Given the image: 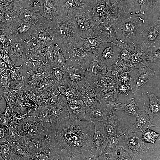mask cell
Wrapping results in <instances>:
<instances>
[{"label": "cell", "instance_id": "cell-40", "mask_svg": "<svg viewBox=\"0 0 160 160\" xmlns=\"http://www.w3.org/2000/svg\"><path fill=\"white\" fill-rule=\"evenodd\" d=\"M67 108L70 118L78 119H84V107L79 105L67 103Z\"/></svg>", "mask_w": 160, "mask_h": 160}, {"label": "cell", "instance_id": "cell-30", "mask_svg": "<svg viewBox=\"0 0 160 160\" xmlns=\"http://www.w3.org/2000/svg\"><path fill=\"white\" fill-rule=\"evenodd\" d=\"M84 108L85 114L84 119L92 122L102 120L111 113L108 111L101 104Z\"/></svg>", "mask_w": 160, "mask_h": 160}, {"label": "cell", "instance_id": "cell-5", "mask_svg": "<svg viewBox=\"0 0 160 160\" xmlns=\"http://www.w3.org/2000/svg\"><path fill=\"white\" fill-rule=\"evenodd\" d=\"M138 41L152 49L160 47V17L153 22L144 23L138 28L135 43Z\"/></svg>", "mask_w": 160, "mask_h": 160}, {"label": "cell", "instance_id": "cell-45", "mask_svg": "<svg viewBox=\"0 0 160 160\" xmlns=\"http://www.w3.org/2000/svg\"><path fill=\"white\" fill-rule=\"evenodd\" d=\"M23 137L16 129L10 126L8 127L7 136L8 142L18 141Z\"/></svg>", "mask_w": 160, "mask_h": 160}, {"label": "cell", "instance_id": "cell-17", "mask_svg": "<svg viewBox=\"0 0 160 160\" xmlns=\"http://www.w3.org/2000/svg\"><path fill=\"white\" fill-rule=\"evenodd\" d=\"M111 22L100 23L95 29V32L102 42L113 43L122 47L127 44L124 43L118 39L112 27Z\"/></svg>", "mask_w": 160, "mask_h": 160}, {"label": "cell", "instance_id": "cell-18", "mask_svg": "<svg viewBox=\"0 0 160 160\" xmlns=\"http://www.w3.org/2000/svg\"><path fill=\"white\" fill-rule=\"evenodd\" d=\"M16 129L23 136H30L47 132L41 124L28 116L19 124Z\"/></svg>", "mask_w": 160, "mask_h": 160}, {"label": "cell", "instance_id": "cell-56", "mask_svg": "<svg viewBox=\"0 0 160 160\" xmlns=\"http://www.w3.org/2000/svg\"><path fill=\"white\" fill-rule=\"evenodd\" d=\"M12 106L6 105L5 109L3 113L7 117L9 116L13 112Z\"/></svg>", "mask_w": 160, "mask_h": 160}, {"label": "cell", "instance_id": "cell-41", "mask_svg": "<svg viewBox=\"0 0 160 160\" xmlns=\"http://www.w3.org/2000/svg\"><path fill=\"white\" fill-rule=\"evenodd\" d=\"M105 160H132V159L122 147H120L107 155Z\"/></svg>", "mask_w": 160, "mask_h": 160}, {"label": "cell", "instance_id": "cell-52", "mask_svg": "<svg viewBox=\"0 0 160 160\" xmlns=\"http://www.w3.org/2000/svg\"><path fill=\"white\" fill-rule=\"evenodd\" d=\"M8 127L0 126V144L8 142L7 139Z\"/></svg>", "mask_w": 160, "mask_h": 160}, {"label": "cell", "instance_id": "cell-7", "mask_svg": "<svg viewBox=\"0 0 160 160\" xmlns=\"http://www.w3.org/2000/svg\"><path fill=\"white\" fill-rule=\"evenodd\" d=\"M33 156L52 147L48 133L45 132L30 136H23L18 141Z\"/></svg>", "mask_w": 160, "mask_h": 160}, {"label": "cell", "instance_id": "cell-50", "mask_svg": "<svg viewBox=\"0 0 160 160\" xmlns=\"http://www.w3.org/2000/svg\"><path fill=\"white\" fill-rule=\"evenodd\" d=\"M130 72L129 71H124L119 75L118 80L121 83L127 84L131 80L130 76Z\"/></svg>", "mask_w": 160, "mask_h": 160}, {"label": "cell", "instance_id": "cell-6", "mask_svg": "<svg viewBox=\"0 0 160 160\" xmlns=\"http://www.w3.org/2000/svg\"><path fill=\"white\" fill-rule=\"evenodd\" d=\"M73 13L81 37L87 38L98 37L95 30L98 25L89 10L78 9Z\"/></svg>", "mask_w": 160, "mask_h": 160}, {"label": "cell", "instance_id": "cell-22", "mask_svg": "<svg viewBox=\"0 0 160 160\" xmlns=\"http://www.w3.org/2000/svg\"><path fill=\"white\" fill-rule=\"evenodd\" d=\"M35 24L19 18L9 30L7 36L8 38L23 39L30 36Z\"/></svg>", "mask_w": 160, "mask_h": 160}, {"label": "cell", "instance_id": "cell-4", "mask_svg": "<svg viewBox=\"0 0 160 160\" xmlns=\"http://www.w3.org/2000/svg\"><path fill=\"white\" fill-rule=\"evenodd\" d=\"M87 10L98 25L105 22L121 20L124 18L111 0L92 1Z\"/></svg>", "mask_w": 160, "mask_h": 160}, {"label": "cell", "instance_id": "cell-42", "mask_svg": "<svg viewBox=\"0 0 160 160\" xmlns=\"http://www.w3.org/2000/svg\"><path fill=\"white\" fill-rule=\"evenodd\" d=\"M28 116V113L22 114L13 111L10 115L8 117L9 121V126L16 129L19 124Z\"/></svg>", "mask_w": 160, "mask_h": 160}, {"label": "cell", "instance_id": "cell-36", "mask_svg": "<svg viewBox=\"0 0 160 160\" xmlns=\"http://www.w3.org/2000/svg\"><path fill=\"white\" fill-rule=\"evenodd\" d=\"M134 48L133 43L128 44L122 47L117 63L118 65L127 68L131 71H133L130 63V57Z\"/></svg>", "mask_w": 160, "mask_h": 160}, {"label": "cell", "instance_id": "cell-21", "mask_svg": "<svg viewBox=\"0 0 160 160\" xmlns=\"http://www.w3.org/2000/svg\"><path fill=\"white\" fill-rule=\"evenodd\" d=\"M60 8V0H41L38 10L42 16L52 23L53 18L58 16Z\"/></svg>", "mask_w": 160, "mask_h": 160}, {"label": "cell", "instance_id": "cell-46", "mask_svg": "<svg viewBox=\"0 0 160 160\" xmlns=\"http://www.w3.org/2000/svg\"><path fill=\"white\" fill-rule=\"evenodd\" d=\"M12 111L22 114L28 113L27 108L25 105L21 98L17 96L16 102L12 106Z\"/></svg>", "mask_w": 160, "mask_h": 160}, {"label": "cell", "instance_id": "cell-9", "mask_svg": "<svg viewBox=\"0 0 160 160\" xmlns=\"http://www.w3.org/2000/svg\"><path fill=\"white\" fill-rule=\"evenodd\" d=\"M136 134L128 132L126 129L124 132V141L122 147L129 153L132 159L147 152L150 149Z\"/></svg>", "mask_w": 160, "mask_h": 160}, {"label": "cell", "instance_id": "cell-11", "mask_svg": "<svg viewBox=\"0 0 160 160\" xmlns=\"http://www.w3.org/2000/svg\"><path fill=\"white\" fill-rule=\"evenodd\" d=\"M22 8L16 2L3 8L0 14V28L6 34L20 18Z\"/></svg>", "mask_w": 160, "mask_h": 160}, {"label": "cell", "instance_id": "cell-47", "mask_svg": "<svg viewBox=\"0 0 160 160\" xmlns=\"http://www.w3.org/2000/svg\"><path fill=\"white\" fill-rule=\"evenodd\" d=\"M12 146V142L0 144V153L4 160L9 159Z\"/></svg>", "mask_w": 160, "mask_h": 160}, {"label": "cell", "instance_id": "cell-35", "mask_svg": "<svg viewBox=\"0 0 160 160\" xmlns=\"http://www.w3.org/2000/svg\"><path fill=\"white\" fill-rule=\"evenodd\" d=\"M101 42L98 37L85 38L80 36L74 47L95 53Z\"/></svg>", "mask_w": 160, "mask_h": 160}, {"label": "cell", "instance_id": "cell-32", "mask_svg": "<svg viewBox=\"0 0 160 160\" xmlns=\"http://www.w3.org/2000/svg\"><path fill=\"white\" fill-rule=\"evenodd\" d=\"M33 120L41 124L44 128L51 125V116L49 108L44 104L39 106L34 112L28 114Z\"/></svg>", "mask_w": 160, "mask_h": 160}, {"label": "cell", "instance_id": "cell-20", "mask_svg": "<svg viewBox=\"0 0 160 160\" xmlns=\"http://www.w3.org/2000/svg\"><path fill=\"white\" fill-rule=\"evenodd\" d=\"M54 54V63L55 66L63 68L71 65L67 51L61 41L56 39L51 43Z\"/></svg>", "mask_w": 160, "mask_h": 160}, {"label": "cell", "instance_id": "cell-44", "mask_svg": "<svg viewBox=\"0 0 160 160\" xmlns=\"http://www.w3.org/2000/svg\"><path fill=\"white\" fill-rule=\"evenodd\" d=\"M41 0H16L23 8L33 9L38 10Z\"/></svg>", "mask_w": 160, "mask_h": 160}, {"label": "cell", "instance_id": "cell-34", "mask_svg": "<svg viewBox=\"0 0 160 160\" xmlns=\"http://www.w3.org/2000/svg\"><path fill=\"white\" fill-rule=\"evenodd\" d=\"M33 155L18 142H12V146L9 160H33Z\"/></svg>", "mask_w": 160, "mask_h": 160}, {"label": "cell", "instance_id": "cell-2", "mask_svg": "<svg viewBox=\"0 0 160 160\" xmlns=\"http://www.w3.org/2000/svg\"><path fill=\"white\" fill-rule=\"evenodd\" d=\"M52 23L57 39L63 44L67 51L74 47L80 36L73 13H67L61 17H55Z\"/></svg>", "mask_w": 160, "mask_h": 160}, {"label": "cell", "instance_id": "cell-39", "mask_svg": "<svg viewBox=\"0 0 160 160\" xmlns=\"http://www.w3.org/2000/svg\"><path fill=\"white\" fill-rule=\"evenodd\" d=\"M120 108L126 113L132 116L136 117L141 111L136 103L135 99L132 98L127 100L124 104H121Z\"/></svg>", "mask_w": 160, "mask_h": 160}, {"label": "cell", "instance_id": "cell-37", "mask_svg": "<svg viewBox=\"0 0 160 160\" xmlns=\"http://www.w3.org/2000/svg\"><path fill=\"white\" fill-rule=\"evenodd\" d=\"M124 141V136L122 135L111 137L107 139L103 146L102 153L103 160L105 156L117 148L122 147Z\"/></svg>", "mask_w": 160, "mask_h": 160}, {"label": "cell", "instance_id": "cell-62", "mask_svg": "<svg viewBox=\"0 0 160 160\" xmlns=\"http://www.w3.org/2000/svg\"><path fill=\"white\" fill-rule=\"evenodd\" d=\"M91 0L93 1V0Z\"/></svg>", "mask_w": 160, "mask_h": 160}, {"label": "cell", "instance_id": "cell-63", "mask_svg": "<svg viewBox=\"0 0 160 160\" xmlns=\"http://www.w3.org/2000/svg\"></svg>", "mask_w": 160, "mask_h": 160}, {"label": "cell", "instance_id": "cell-16", "mask_svg": "<svg viewBox=\"0 0 160 160\" xmlns=\"http://www.w3.org/2000/svg\"><path fill=\"white\" fill-rule=\"evenodd\" d=\"M67 52L72 64L79 65L84 71L88 68L95 54L75 47H72Z\"/></svg>", "mask_w": 160, "mask_h": 160}, {"label": "cell", "instance_id": "cell-57", "mask_svg": "<svg viewBox=\"0 0 160 160\" xmlns=\"http://www.w3.org/2000/svg\"><path fill=\"white\" fill-rule=\"evenodd\" d=\"M40 88L41 89H44L49 86V83L47 81L43 82L40 84Z\"/></svg>", "mask_w": 160, "mask_h": 160}, {"label": "cell", "instance_id": "cell-60", "mask_svg": "<svg viewBox=\"0 0 160 160\" xmlns=\"http://www.w3.org/2000/svg\"><path fill=\"white\" fill-rule=\"evenodd\" d=\"M1 42L0 41V47H1Z\"/></svg>", "mask_w": 160, "mask_h": 160}, {"label": "cell", "instance_id": "cell-54", "mask_svg": "<svg viewBox=\"0 0 160 160\" xmlns=\"http://www.w3.org/2000/svg\"><path fill=\"white\" fill-rule=\"evenodd\" d=\"M9 125V121L7 117L2 112H0V126L8 127Z\"/></svg>", "mask_w": 160, "mask_h": 160}, {"label": "cell", "instance_id": "cell-61", "mask_svg": "<svg viewBox=\"0 0 160 160\" xmlns=\"http://www.w3.org/2000/svg\"><path fill=\"white\" fill-rule=\"evenodd\" d=\"M2 112L1 111V110H0V112Z\"/></svg>", "mask_w": 160, "mask_h": 160}, {"label": "cell", "instance_id": "cell-51", "mask_svg": "<svg viewBox=\"0 0 160 160\" xmlns=\"http://www.w3.org/2000/svg\"><path fill=\"white\" fill-rule=\"evenodd\" d=\"M67 103L70 104H73L81 105L84 107L85 105L83 101L75 97H66Z\"/></svg>", "mask_w": 160, "mask_h": 160}, {"label": "cell", "instance_id": "cell-49", "mask_svg": "<svg viewBox=\"0 0 160 160\" xmlns=\"http://www.w3.org/2000/svg\"><path fill=\"white\" fill-rule=\"evenodd\" d=\"M132 87H131L127 84L120 82L118 84L116 88V90L120 94L127 96L128 92L132 91Z\"/></svg>", "mask_w": 160, "mask_h": 160}, {"label": "cell", "instance_id": "cell-43", "mask_svg": "<svg viewBox=\"0 0 160 160\" xmlns=\"http://www.w3.org/2000/svg\"><path fill=\"white\" fill-rule=\"evenodd\" d=\"M141 139L144 142L155 144V142L160 134L154 131L148 129L143 132Z\"/></svg>", "mask_w": 160, "mask_h": 160}, {"label": "cell", "instance_id": "cell-48", "mask_svg": "<svg viewBox=\"0 0 160 160\" xmlns=\"http://www.w3.org/2000/svg\"><path fill=\"white\" fill-rule=\"evenodd\" d=\"M3 97L7 105L12 106L16 103L17 96L10 91L4 92Z\"/></svg>", "mask_w": 160, "mask_h": 160}, {"label": "cell", "instance_id": "cell-8", "mask_svg": "<svg viewBox=\"0 0 160 160\" xmlns=\"http://www.w3.org/2000/svg\"><path fill=\"white\" fill-rule=\"evenodd\" d=\"M134 48L130 57V63L133 70L140 69L151 64L150 56L153 51L151 47L144 43L137 44L133 43Z\"/></svg>", "mask_w": 160, "mask_h": 160}, {"label": "cell", "instance_id": "cell-53", "mask_svg": "<svg viewBox=\"0 0 160 160\" xmlns=\"http://www.w3.org/2000/svg\"><path fill=\"white\" fill-rule=\"evenodd\" d=\"M160 47H159L156 51L152 52L150 56V61L151 63L160 61Z\"/></svg>", "mask_w": 160, "mask_h": 160}, {"label": "cell", "instance_id": "cell-23", "mask_svg": "<svg viewBox=\"0 0 160 160\" xmlns=\"http://www.w3.org/2000/svg\"><path fill=\"white\" fill-rule=\"evenodd\" d=\"M107 140L124 134L120 126L119 119L112 113L102 120Z\"/></svg>", "mask_w": 160, "mask_h": 160}, {"label": "cell", "instance_id": "cell-1", "mask_svg": "<svg viewBox=\"0 0 160 160\" xmlns=\"http://www.w3.org/2000/svg\"><path fill=\"white\" fill-rule=\"evenodd\" d=\"M93 123L69 117L57 121L48 133L56 154L62 160H92Z\"/></svg>", "mask_w": 160, "mask_h": 160}, {"label": "cell", "instance_id": "cell-13", "mask_svg": "<svg viewBox=\"0 0 160 160\" xmlns=\"http://www.w3.org/2000/svg\"><path fill=\"white\" fill-rule=\"evenodd\" d=\"M10 42V49L8 55L17 66L26 63V47L23 39L15 38H8Z\"/></svg>", "mask_w": 160, "mask_h": 160}, {"label": "cell", "instance_id": "cell-15", "mask_svg": "<svg viewBox=\"0 0 160 160\" xmlns=\"http://www.w3.org/2000/svg\"><path fill=\"white\" fill-rule=\"evenodd\" d=\"M30 36L45 44L51 43L57 39L52 23L48 21L36 23Z\"/></svg>", "mask_w": 160, "mask_h": 160}, {"label": "cell", "instance_id": "cell-29", "mask_svg": "<svg viewBox=\"0 0 160 160\" xmlns=\"http://www.w3.org/2000/svg\"><path fill=\"white\" fill-rule=\"evenodd\" d=\"M146 94L149 98V105L144 106L141 110L145 111L152 121L154 116H160V98L150 91H147Z\"/></svg>", "mask_w": 160, "mask_h": 160}, {"label": "cell", "instance_id": "cell-59", "mask_svg": "<svg viewBox=\"0 0 160 160\" xmlns=\"http://www.w3.org/2000/svg\"><path fill=\"white\" fill-rule=\"evenodd\" d=\"M3 96L1 95V94L0 95V100L2 98H3Z\"/></svg>", "mask_w": 160, "mask_h": 160}, {"label": "cell", "instance_id": "cell-27", "mask_svg": "<svg viewBox=\"0 0 160 160\" xmlns=\"http://www.w3.org/2000/svg\"><path fill=\"white\" fill-rule=\"evenodd\" d=\"M67 67L68 78L72 85L76 87H84L87 81L85 77L84 71L80 67H75L72 64Z\"/></svg>", "mask_w": 160, "mask_h": 160}, {"label": "cell", "instance_id": "cell-26", "mask_svg": "<svg viewBox=\"0 0 160 160\" xmlns=\"http://www.w3.org/2000/svg\"><path fill=\"white\" fill-rule=\"evenodd\" d=\"M60 8L58 17L78 9L87 10L91 0H60Z\"/></svg>", "mask_w": 160, "mask_h": 160}, {"label": "cell", "instance_id": "cell-58", "mask_svg": "<svg viewBox=\"0 0 160 160\" xmlns=\"http://www.w3.org/2000/svg\"><path fill=\"white\" fill-rule=\"evenodd\" d=\"M0 160H4L3 157L1 156L0 153Z\"/></svg>", "mask_w": 160, "mask_h": 160}, {"label": "cell", "instance_id": "cell-10", "mask_svg": "<svg viewBox=\"0 0 160 160\" xmlns=\"http://www.w3.org/2000/svg\"><path fill=\"white\" fill-rule=\"evenodd\" d=\"M140 8L134 13L144 20V23L153 22L160 17V0H136Z\"/></svg>", "mask_w": 160, "mask_h": 160}, {"label": "cell", "instance_id": "cell-14", "mask_svg": "<svg viewBox=\"0 0 160 160\" xmlns=\"http://www.w3.org/2000/svg\"><path fill=\"white\" fill-rule=\"evenodd\" d=\"M94 126L93 137L92 160H103L102 149L107 140L102 120L93 122Z\"/></svg>", "mask_w": 160, "mask_h": 160}, {"label": "cell", "instance_id": "cell-24", "mask_svg": "<svg viewBox=\"0 0 160 160\" xmlns=\"http://www.w3.org/2000/svg\"><path fill=\"white\" fill-rule=\"evenodd\" d=\"M137 73L134 76L132 92L135 95L144 85L155 75L156 71L149 66L139 69Z\"/></svg>", "mask_w": 160, "mask_h": 160}, {"label": "cell", "instance_id": "cell-55", "mask_svg": "<svg viewBox=\"0 0 160 160\" xmlns=\"http://www.w3.org/2000/svg\"><path fill=\"white\" fill-rule=\"evenodd\" d=\"M15 2L16 0H0V6L4 7Z\"/></svg>", "mask_w": 160, "mask_h": 160}, {"label": "cell", "instance_id": "cell-25", "mask_svg": "<svg viewBox=\"0 0 160 160\" xmlns=\"http://www.w3.org/2000/svg\"><path fill=\"white\" fill-rule=\"evenodd\" d=\"M107 71V66L95 53L88 68L84 72L85 78L89 80L94 77L105 76Z\"/></svg>", "mask_w": 160, "mask_h": 160}, {"label": "cell", "instance_id": "cell-19", "mask_svg": "<svg viewBox=\"0 0 160 160\" xmlns=\"http://www.w3.org/2000/svg\"><path fill=\"white\" fill-rule=\"evenodd\" d=\"M99 93L100 104L109 112L114 113L120 108L121 103L119 100L116 90H107Z\"/></svg>", "mask_w": 160, "mask_h": 160}, {"label": "cell", "instance_id": "cell-33", "mask_svg": "<svg viewBox=\"0 0 160 160\" xmlns=\"http://www.w3.org/2000/svg\"><path fill=\"white\" fill-rule=\"evenodd\" d=\"M26 47V57L27 59L36 58L45 44L29 36L23 39Z\"/></svg>", "mask_w": 160, "mask_h": 160}, {"label": "cell", "instance_id": "cell-12", "mask_svg": "<svg viewBox=\"0 0 160 160\" xmlns=\"http://www.w3.org/2000/svg\"><path fill=\"white\" fill-rule=\"evenodd\" d=\"M121 47L113 43L102 42L96 53L107 67L117 63Z\"/></svg>", "mask_w": 160, "mask_h": 160}, {"label": "cell", "instance_id": "cell-31", "mask_svg": "<svg viewBox=\"0 0 160 160\" xmlns=\"http://www.w3.org/2000/svg\"><path fill=\"white\" fill-rule=\"evenodd\" d=\"M113 4L119 9L124 17L131 13L138 11L139 5L136 0H111Z\"/></svg>", "mask_w": 160, "mask_h": 160}, {"label": "cell", "instance_id": "cell-38", "mask_svg": "<svg viewBox=\"0 0 160 160\" xmlns=\"http://www.w3.org/2000/svg\"><path fill=\"white\" fill-rule=\"evenodd\" d=\"M20 18L34 24L38 22L44 23L48 21L40 14L38 10L30 9L23 7Z\"/></svg>", "mask_w": 160, "mask_h": 160}, {"label": "cell", "instance_id": "cell-3", "mask_svg": "<svg viewBox=\"0 0 160 160\" xmlns=\"http://www.w3.org/2000/svg\"><path fill=\"white\" fill-rule=\"evenodd\" d=\"M144 23L143 18L133 13L119 23L116 21H112L111 25L118 39L124 43L129 44L135 42L137 31Z\"/></svg>", "mask_w": 160, "mask_h": 160}, {"label": "cell", "instance_id": "cell-28", "mask_svg": "<svg viewBox=\"0 0 160 160\" xmlns=\"http://www.w3.org/2000/svg\"><path fill=\"white\" fill-rule=\"evenodd\" d=\"M136 117L137 119L134 124L126 129L127 132L136 133L139 131L143 132L151 127H156L152 124V121L144 111L141 110Z\"/></svg>", "mask_w": 160, "mask_h": 160}]
</instances>
